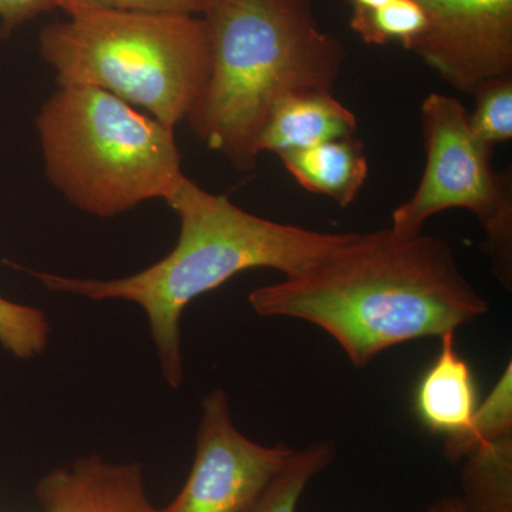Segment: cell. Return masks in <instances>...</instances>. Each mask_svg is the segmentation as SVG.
I'll return each mask as SVG.
<instances>
[{"mask_svg": "<svg viewBox=\"0 0 512 512\" xmlns=\"http://www.w3.org/2000/svg\"><path fill=\"white\" fill-rule=\"evenodd\" d=\"M249 303L259 316L328 333L355 369L394 346L456 332L490 309L447 241L390 228L352 232L301 274L256 288Z\"/></svg>", "mask_w": 512, "mask_h": 512, "instance_id": "6da1fadb", "label": "cell"}, {"mask_svg": "<svg viewBox=\"0 0 512 512\" xmlns=\"http://www.w3.org/2000/svg\"><path fill=\"white\" fill-rule=\"evenodd\" d=\"M165 202L180 217V238L173 251L150 268L110 281L49 272L30 274L52 292L140 305L150 323L163 376L171 387L183 383L180 323L195 298L248 269H275L285 278L301 274L352 235L265 220L232 204L227 195L202 190L188 177Z\"/></svg>", "mask_w": 512, "mask_h": 512, "instance_id": "7a4b0ae2", "label": "cell"}, {"mask_svg": "<svg viewBox=\"0 0 512 512\" xmlns=\"http://www.w3.org/2000/svg\"><path fill=\"white\" fill-rule=\"evenodd\" d=\"M210 73L187 120L238 171H252L275 107L292 94L333 92L346 47L320 29L311 0H218L204 16Z\"/></svg>", "mask_w": 512, "mask_h": 512, "instance_id": "3957f363", "label": "cell"}, {"mask_svg": "<svg viewBox=\"0 0 512 512\" xmlns=\"http://www.w3.org/2000/svg\"><path fill=\"white\" fill-rule=\"evenodd\" d=\"M36 127L50 183L94 217L167 201L185 178L174 128L106 90L59 86Z\"/></svg>", "mask_w": 512, "mask_h": 512, "instance_id": "277c9868", "label": "cell"}, {"mask_svg": "<svg viewBox=\"0 0 512 512\" xmlns=\"http://www.w3.org/2000/svg\"><path fill=\"white\" fill-rule=\"evenodd\" d=\"M69 18L46 26L39 37L59 86L106 90L168 127L187 119L210 73L204 18L114 10Z\"/></svg>", "mask_w": 512, "mask_h": 512, "instance_id": "5b68a950", "label": "cell"}, {"mask_svg": "<svg viewBox=\"0 0 512 512\" xmlns=\"http://www.w3.org/2000/svg\"><path fill=\"white\" fill-rule=\"evenodd\" d=\"M468 113L456 97L431 93L424 99L423 177L412 198L393 211L390 229L402 237H412L439 212L453 208L473 212L487 237L484 249L493 261L494 274L511 289V173L494 170V147L474 136Z\"/></svg>", "mask_w": 512, "mask_h": 512, "instance_id": "8992f818", "label": "cell"}, {"mask_svg": "<svg viewBox=\"0 0 512 512\" xmlns=\"http://www.w3.org/2000/svg\"><path fill=\"white\" fill-rule=\"evenodd\" d=\"M288 444L264 446L235 426L222 389L201 400L190 476L177 497L157 512H247L293 454Z\"/></svg>", "mask_w": 512, "mask_h": 512, "instance_id": "52a82bcc", "label": "cell"}, {"mask_svg": "<svg viewBox=\"0 0 512 512\" xmlns=\"http://www.w3.org/2000/svg\"><path fill=\"white\" fill-rule=\"evenodd\" d=\"M426 28L406 47L468 96L512 76V0H417Z\"/></svg>", "mask_w": 512, "mask_h": 512, "instance_id": "ba28073f", "label": "cell"}, {"mask_svg": "<svg viewBox=\"0 0 512 512\" xmlns=\"http://www.w3.org/2000/svg\"><path fill=\"white\" fill-rule=\"evenodd\" d=\"M45 512H157L140 464H111L99 456L55 468L37 483Z\"/></svg>", "mask_w": 512, "mask_h": 512, "instance_id": "9c48e42d", "label": "cell"}, {"mask_svg": "<svg viewBox=\"0 0 512 512\" xmlns=\"http://www.w3.org/2000/svg\"><path fill=\"white\" fill-rule=\"evenodd\" d=\"M357 119L332 92H303L282 100L259 137V154L276 156L308 150L328 141L355 137Z\"/></svg>", "mask_w": 512, "mask_h": 512, "instance_id": "30bf717a", "label": "cell"}, {"mask_svg": "<svg viewBox=\"0 0 512 512\" xmlns=\"http://www.w3.org/2000/svg\"><path fill=\"white\" fill-rule=\"evenodd\" d=\"M440 352L421 377L414 396L417 416L444 437L461 433L477 407L473 370L456 349V332L440 336Z\"/></svg>", "mask_w": 512, "mask_h": 512, "instance_id": "8fae6325", "label": "cell"}, {"mask_svg": "<svg viewBox=\"0 0 512 512\" xmlns=\"http://www.w3.org/2000/svg\"><path fill=\"white\" fill-rule=\"evenodd\" d=\"M279 158L302 188L332 198L342 208L356 200L369 175L365 147L356 137L339 138Z\"/></svg>", "mask_w": 512, "mask_h": 512, "instance_id": "7c38bea8", "label": "cell"}, {"mask_svg": "<svg viewBox=\"0 0 512 512\" xmlns=\"http://www.w3.org/2000/svg\"><path fill=\"white\" fill-rule=\"evenodd\" d=\"M460 464L466 512H512V434L476 448Z\"/></svg>", "mask_w": 512, "mask_h": 512, "instance_id": "4fadbf2b", "label": "cell"}, {"mask_svg": "<svg viewBox=\"0 0 512 512\" xmlns=\"http://www.w3.org/2000/svg\"><path fill=\"white\" fill-rule=\"evenodd\" d=\"M512 434V363L504 367L497 383L477 404L466 429L446 437L443 454L448 463L460 464L476 448Z\"/></svg>", "mask_w": 512, "mask_h": 512, "instance_id": "5bb4252c", "label": "cell"}, {"mask_svg": "<svg viewBox=\"0 0 512 512\" xmlns=\"http://www.w3.org/2000/svg\"><path fill=\"white\" fill-rule=\"evenodd\" d=\"M336 444L316 441L295 450L247 512H298L308 485L335 461Z\"/></svg>", "mask_w": 512, "mask_h": 512, "instance_id": "9a60e30c", "label": "cell"}, {"mask_svg": "<svg viewBox=\"0 0 512 512\" xmlns=\"http://www.w3.org/2000/svg\"><path fill=\"white\" fill-rule=\"evenodd\" d=\"M349 25L366 45L407 47L426 28V15L417 0H393L375 12L352 16Z\"/></svg>", "mask_w": 512, "mask_h": 512, "instance_id": "2e32d148", "label": "cell"}, {"mask_svg": "<svg viewBox=\"0 0 512 512\" xmlns=\"http://www.w3.org/2000/svg\"><path fill=\"white\" fill-rule=\"evenodd\" d=\"M45 313L0 296V345L19 359L42 355L49 342Z\"/></svg>", "mask_w": 512, "mask_h": 512, "instance_id": "e0dca14e", "label": "cell"}, {"mask_svg": "<svg viewBox=\"0 0 512 512\" xmlns=\"http://www.w3.org/2000/svg\"><path fill=\"white\" fill-rule=\"evenodd\" d=\"M477 104L468 123L478 140L495 147L512 138V76L485 84L476 94Z\"/></svg>", "mask_w": 512, "mask_h": 512, "instance_id": "ac0fdd59", "label": "cell"}, {"mask_svg": "<svg viewBox=\"0 0 512 512\" xmlns=\"http://www.w3.org/2000/svg\"><path fill=\"white\" fill-rule=\"evenodd\" d=\"M218 0H57L67 15L84 10L146 13V15L197 16L204 18Z\"/></svg>", "mask_w": 512, "mask_h": 512, "instance_id": "d6986e66", "label": "cell"}, {"mask_svg": "<svg viewBox=\"0 0 512 512\" xmlns=\"http://www.w3.org/2000/svg\"><path fill=\"white\" fill-rule=\"evenodd\" d=\"M53 9H57V0H0V33L8 36L23 23Z\"/></svg>", "mask_w": 512, "mask_h": 512, "instance_id": "ffe728a7", "label": "cell"}, {"mask_svg": "<svg viewBox=\"0 0 512 512\" xmlns=\"http://www.w3.org/2000/svg\"><path fill=\"white\" fill-rule=\"evenodd\" d=\"M392 2L393 0H346V3L352 8V16L375 12Z\"/></svg>", "mask_w": 512, "mask_h": 512, "instance_id": "44dd1931", "label": "cell"}, {"mask_svg": "<svg viewBox=\"0 0 512 512\" xmlns=\"http://www.w3.org/2000/svg\"><path fill=\"white\" fill-rule=\"evenodd\" d=\"M427 512H466V508L460 498L446 495V497H440L439 500L434 501Z\"/></svg>", "mask_w": 512, "mask_h": 512, "instance_id": "7402d4cb", "label": "cell"}]
</instances>
